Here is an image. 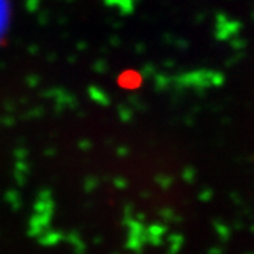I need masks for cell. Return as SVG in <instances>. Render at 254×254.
<instances>
[{
	"mask_svg": "<svg viewBox=\"0 0 254 254\" xmlns=\"http://www.w3.org/2000/svg\"><path fill=\"white\" fill-rule=\"evenodd\" d=\"M11 2L9 0H0V41L6 35L8 28L11 25Z\"/></svg>",
	"mask_w": 254,
	"mask_h": 254,
	"instance_id": "1",
	"label": "cell"
}]
</instances>
